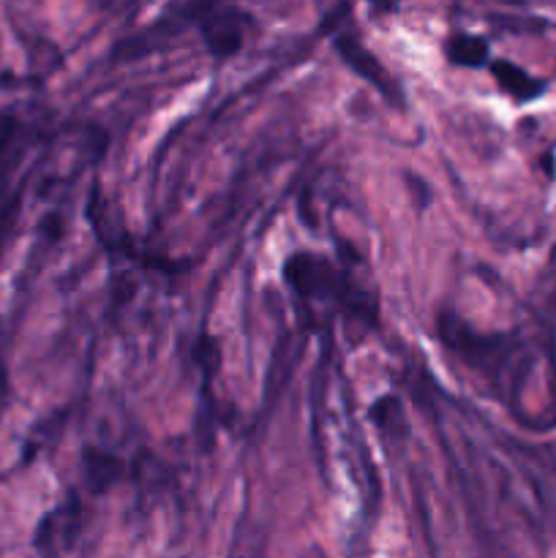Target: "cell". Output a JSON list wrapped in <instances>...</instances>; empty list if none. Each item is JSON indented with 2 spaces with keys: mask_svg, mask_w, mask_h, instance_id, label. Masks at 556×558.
Returning a JSON list of instances; mask_svg holds the SVG:
<instances>
[{
  "mask_svg": "<svg viewBox=\"0 0 556 558\" xmlns=\"http://www.w3.org/2000/svg\"><path fill=\"white\" fill-rule=\"evenodd\" d=\"M194 14L202 38H205L207 49L213 54L229 58V54L240 52L245 36V22H249L243 11L227 9V5H200V9H194Z\"/></svg>",
  "mask_w": 556,
  "mask_h": 558,
  "instance_id": "1",
  "label": "cell"
},
{
  "mask_svg": "<svg viewBox=\"0 0 556 558\" xmlns=\"http://www.w3.org/2000/svg\"><path fill=\"white\" fill-rule=\"evenodd\" d=\"M283 278L292 287V292L300 294L303 300L330 298L338 287V276L330 262L309 254V251L289 256L287 265H283Z\"/></svg>",
  "mask_w": 556,
  "mask_h": 558,
  "instance_id": "2",
  "label": "cell"
},
{
  "mask_svg": "<svg viewBox=\"0 0 556 558\" xmlns=\"http://www.w3.org/2000/svg\"><path fill=\"white\" fill-rule=\"evenodd\" d=\"M336 49L341 52V58L347 60V65L354 71V74H360L363 80H368L376 90H382V96H387V98H392V101L401 104V93H398L392 76L387 74L385 65H382L379 60L374 58V52H368V49H365L358 38L349 36V33H343V36L336 38Z\"/></svg>",
  "mask_w": 556,
  "mask_h": 558,
  "instance_id": "3",
  "label": "cell"
},
{
  "mask_svg": "<svg viewBox=\"0 0 556 558\" xmlns=\"http://www.w3.org/2000/svg\"><path fill=\"white\" fill-rule=\"evenodd\" d=\"M82 477H85V488L90 494H107L123 477V463L114 456H109V452L87 447L82 452Z\"/></svg>",
  "mask_w": 556,
  "mask_h": 558,
  "instance_id": "4",
  "label": "cell"
},
{
  "mask_svg": "<svg viewBox=\"0 0 556 558\" xmlns=\"http://www.w3.org/2000/svg\"><path fill=\"white\" fill-rule=\"evenodd\" d=\"M491 74H494L496 85L516 101H532L543 93V82L534 80L527 69L510 63V60H494L491 63Z\"/></svg>",
  "mask_w": 556,
  "mask_h": 558,
  "instance_id": "5",
  "label": "cell"
},
{
  "mask_svg": "<svg viewBox=\"0 0 556 558\" xmlns=\"http://www.w3.org/2000/svg\"><path fill=\"white\" fill-rule=\"evenodd\" d=\"M368 417H371V423H374L376 428L385 434V439H392V441L407 439L409 425H407V417H403V407L398 398H392V396L379 398V401L371 407Z\"/></svg>",
  "mask_w": 556,
  "mask_h": 558,
  "instance_id": "6",
  "label": "cell"
},
{
  "mask_svg": "<svg viewBox=\"0 0 556 558\" xmlns=\"http://www.w3.org/2000/svg\"><path fill=\"white\" fill-rule=\"evenodd\" d=\"M447 58L456 65L480 69L491 58L488 41L483 36H472V33H456V36L447 38Z\"/></svg>",
  "mask_w": 556,
  "mask_h": 558,
  "instance_id": "7",
  "label": "cell"
},
{
  "mask_svg": "<svg viewBox=\"0 0 556 558\" xmlns=\"http://www.w3.org/2000/svg\"><path fill=\"white\" fill-rule=\"evenodd\" d=\"M20 213V194H11V199L0 207V251H3L5 238H9L11 227H14V218Z\"/></svg>",
  "mask_w": 556,
  "mask_h": 558,
  "instance_id": "8",
  "label": "cell"
},
{
  "mask_svg": "<svg viewBox=\"0 0 556 558\" xmlns=\"http://www.w3.org/2000/svg\"><path fill=\"white\" fill-rule=\"evenodd\" d=\"M5 407H9V379H5V365L0 360V417H3Z\"/></svg>",
  "mask_w": 556,
  "mask_h": 558,
  "instance_id": "9",
  "label": "cell"
}]
</instances>
